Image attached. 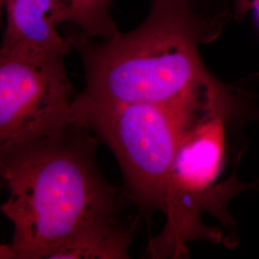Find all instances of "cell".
Segmentation results:
<instances>
[{
    "mask_svg": "<svg viewBox=\"0 0 259 259\" xmlns=\"http://www.w3.org/2000/svg\"><path fill=\"white\" fill-rule=\"evenodd\" d=\"M65 37L84 68L78 101L148 103L229 124L259 122V96L222 83L204 65L199 47L209 36L192 0H153L148 17L127 33Z\"/></svg>",
    "mask_w": 259,
    "mask_h": 259,
    "instance_id": "6da1fadb",
    "label": "cell"
},
{
    "mask_svg": "<svg viewBox=\"0 0 259 259\" xmlns=\"http://www.w3.org/2000/svg\"><path fill=\"white\" fill-rule=\"evenodd\" d=\"M92 130L73 123L53 136L0 151L9 196L1 211L13 224L0 258L49 259L68 241L121 222L125 188L111 185L96 158Z\"/></svg>",
    "mask_w": 259,
    "mask_h": 259,
    "instance_id": "7a4b0ae2",
    "label": "cell"
},
{
    "mask_svg": "<svg viewBox=\"0 0 259 259\" xmlns=\"http://www.w3.org/2000/svg\"><path fill=\"white\" fill-rule=\"evenodd\" d=\"M72 119L92 130L111 149L127 194L140 216L150 223L156 211L163 212L170 171L183 137L207 118L157 104L75 99Z\"/></svg>",
    "mask_w": 259,
    "mask_h": 259,
    "instance_id": "3957f363",
    "label": "cell"
},
{
    "mask_svg": "<svg viewBox=\"0 0 259 259\" xmlns=\"http://www.w3.org/2000/svg\"><path fill=\"white\" fill-rule=\"evenodd\" d=\"M227 124L222 117L207 118L183 137L167 184L162 212L166 221L160 233L150 238L146 257L184 258L190 242L220 243L222 230L206 226L202 213L211 214L227 230L233 229L228 204L241 191L258 188L259 183L243 184L234 175L216 184L226 157Z\"/></svg>",
    "mask_w": 259,
    "mask_h": 259,
    "instance_id": "277c9868",
    "label": "cell"
},
{
    "mask_svg": "<svg viewBox=\"0 0 259 259\" xmlns=\"http://www.w3.org/2000/svg\"><path fill=\"white\" fill-rule=\"evenodd\" d=\"M66 56L0 48V151L53 136L73 124L76 95Z\"/></svg>",
    "mask_w": 259,
    "mask_h": 259,
    "instance_id": "5b68a950",
    "label": "cell"
},
{
    "mask_svg": "<svg viewBox=\"0 0 259 259\" xmlns=\"http://www.w3.org/2000/svg\"><path fill=\"white\" fill-rule=\"evenodd\" d=\"M6 27L1 48L29 47L67 56L72 47L59 32L55 0H3Z\"/></svg>",
    "mask_w": 259,
    "mask_h": 259,
    "instance_id": "8992f818",
    "label": "cell"
},
{
    "mask_svg": "<svg viewBox=\"0 0 259 259\" xmlns=\"http://www.w3.org/2000/svg\"><path fill=\"white\" fill-rule=\"evenodd\" d=\"M139 214L97 232H89L68 241L49 259H126L138 230Z\"/></svg>",
    "mask_w": 259,
    "mask_h": 259,
    "instance_id": "52a82bcc",
    "label": "cell"
},
{
    "mask_svg": "<svg viewBox=\"0 0 259 259\" xmlns=\"http://www.w3.org/2000/svg\"><path fill=\"white\" fill-rule=\"evenodd\" d=\"M113 0H55L60 24L69 23L79 35L91 38L118 32L112 19Z\"/></svg>",
    "mask_w": 259,
    "mask_h": 259,
    "instance_id": "ba28073f",
    "label": "cell"
},
{
    "mask_svg": "<svg viewBox=\"0 0 259 259\" xmlns=\"http://www.w3.org/2000/svg\"><path fill=\"white\" fill-rule=\"evenodd\" d=\"M253 0H235V15L237 18H242L246 13L252 8Z\"/></svg>",
    "mask_w": 259,
    "mask_h": 259,
    "instance_id": "9c48e42d",
    "label": "cell"
},
{
    "mask_svg": "<svg viewBox=\"0 0 259 259\" xmlns=\"http://www.w3.org/2000/svg\"><path fill=\"white\" fill-rule=\"evenodd\" d=\"M252 8L255 10V12H256V14H257V17H258L259 19V0H253Z\"/></svg>",
    "mask_w": 259,
    "mask_h": 259,
    "instance_id": "30bf717a",
    "label": "cell"
}]
</instances>
